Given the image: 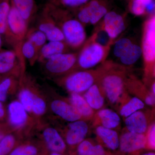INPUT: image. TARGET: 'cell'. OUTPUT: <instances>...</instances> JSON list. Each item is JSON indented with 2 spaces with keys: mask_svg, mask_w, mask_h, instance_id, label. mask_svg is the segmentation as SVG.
I'll return each instance as SVG.
<instances>
[{
  "mask_svg": "<svg viewBox=\"0 0 155 155\" xmlns=\"http://www.w3.org/2000/svg\"><path fill=\"white\" fill-rule=\"evenodd\" d=\"M84 93V97L93 110L101 109L104 104V99L98 84L95 83Z\"/></svg>",
  "mask_w": 155,
  "mask_h": 155,
  "instance_id": "44dd1931",
  "label": "cell"
},
{
  "mask_svg": "<svg viewBox=\"0 0 155 155\" xmlns=\"http://www.w3.org/2000/svg\"><path fill=\"white\" fill-rule=\"evenodd\" d=\"M87 155H106L104 148L101 145L94 146Z\"/></svg>",
  "mask_w": 155,
  "mask_h": 155,
  "instance_id": "f35d334b",
  "label": "cell"
},
{
  "mask_svg": "<svg viewBox=\"0 0 155 155\" xmlns=\"http://www.w3.org/2000/svg\"><path fill=\"white\" fill-rule=\"evenodd\" d=\"M153 72L154 75L155 76V64L154 65L153 68Z\"/></svg>",
  "mask_w": 155,
  "mask_h": 155,
  "instance_id": "f6af8a7d",
  "label": "cell"
},
{
  "mask_svg": "<svg viewBox=\"0 0 155 155\" xmlns=\"http://www.w3.org/2000/svg\"><path fill=\"white\" fill-rule=\"evenodd\" d=\"M102 126L114 129L119 125L121 121L120 116L116 112L109 109H103L98 112Z\"/></svg>",
  "mask_w": 155,
  "mask_h": 155,
  "instance_id": "7402d4cb",
  "label": "cell"
},
{
  "mask_svg": "<svg viewBox=\"0 0 155 155\" xmlns=\"http://www.w3.org/2000/svg\"><path fill=\"white\" fill-rule=\"evenodd\" d=\"M141 155H155V153L153 152L147 153Z\"/></svg>",
  "mask_w": 155,
  "mask_h": 155,
  "instance_id": "ee69618b",
  "label": "cell"
},
{
  "mask_svg": "<svg viewBox=\"0 0 155 155\" xmlns=\"http://www.w3.org/2000/svg\"><path fill=\"white\" fill-rule=\"evenodd\" d=\"M154 0H130L129 9L130 12L137 16L146 14V8Z\"/></svg>",
  "mask_w": 155,
  "mask_h": 155,
  "instance_id": "4dcf8cb0",
  "label": "cell"
},
{
  "mask_svg": "<svg viewBox=\"0 0 155 155\" xmlns=\"http://www.w3.org/2000/svg\"><path fill=\"white\" fill-rule=\"evenodd\" d=\"M37 150L31 145L19 147L14 150L10 155H36Z\"/></svg>",
  "mask_w": 155,
  "mask_h": 155,
  "instance_id": "d590c367",
  "label": "cell"
},
{
  "mask_svg": "<svg viewBox=\"0 0 155 155\" xmlns=\"http://www.w3.org/2000/svg\"><path fill=\"white\" fill-rule=\"evenodd\" d=\"M111 46H106L94 40L91 37L87 40L78 52L75 71L87 70L104 63L107 57Z\"/></svg>",
  "mask_w": 155,
  "mask_h": 155,
  "instance_id": "277c9868",
  "label": "cell"
},
{
  "mask_svg": "<svg viewBox=\"0 0 155 155\" xmlns=\"http://www.w3.org/2000/svg\"><path fill=\"white\" fill-rule=\"evenodd\" d=\"M145 104L149 106H155V96L152 93L149 94L144 98Z\"/></svg>",
  "mask_w": 155,
  "mask_h": 155,
  "instance_id": "ab89813d",
  "label": "cell"
},
{
  "mask_svg": "<svg viewBox=\"0 0 155 155\" xmlns=\"http://www.w3.org/2000/svg\"><path fill=\"white\" fill-rule=\"evenodd\" d=\"M88 130V125L84 121L79 120L71 122L66 134L67 143L70 145L80 143L84 140Z\"/></svg>",
  "mask_w": 155,
  "mask_h": 155,
  "instance_id": "9a60e30c",
  "label": "cell"
},
{
  "mask_svg": "<svg viewBox=\"0 0 155 155\" xmlns=\"http://www.w3.org/2000/svg\"><path fill=\"white\" fill-rule=\"evenodd\" d=\"M146 138V147L150 149L155 150V123L150 127Z\"/></svg>",
  "mask_w": 155,
  "mask_h": 155,
  "instance_id": "8d00e7d4",
  "label": "cell"
},
{
  "mask_svg": "<svg viewBox=\"0 0 155 155\" xmlns=\"http://www.w3.org/2000/svg\"><path fill=\"white\" fill-rule=\"evenodd\" d=\"M45 8L61 29L69 48L73 50L81 49L87 40L85 26L69 10L50 2Z\"/></svg>",
  "mask_w": 155,
  "mask_h": 155,
  "instance_id": "6da1fadb",
  "label": "cell"
},
{
  "mask_svg": "<svg viewBox=\"0 0 155 155\" xmlns=\"http://www.w3.org/2000/svg\"><path fill=\"white\" fill-rule=\"evenodd\" d=\"M141 48L145 74L148 77L155 64V14L147 19L143 25Z\"/></svg>",
  "mask_w": 155,
  "mask_h": 155,
  "instance_id": "8992f818",
  "label": "cell"
},
{
  "mask_svg": "<svg viewBox=\"0 0 155 155\" xmlns=\"http://www.w3.org/2000/svg\"><path fill=\"white\" fill-rule=\"evenodd\" d=\"M99 69V77L103 90L109 101L116 104L123 93L125 85L123 67L113 61H105Z\"/></svg>",
  "mask_w": 155,
  "mask_h": 155,
  "instance_id": "7a4b0ae2",
  "label": "cell"
},
{
  "mask_svg": "<svg viewBox=\"0 0 155 155\" xmlns=\"http://www.w3.org/2000/svg\"><path fill=\"white\" fill-rule=\"evenodd\" d=\"M91 1L92 0H53L50 2L58 7L71 11Z\"/></svg>",
  "mask_w": 155,
  "mask_h": 155,
  "instance_id": "1f68e13d",
  "label": "cell"
},
{
  "mask_svg": "<svg viewBox=\"0 0 155 155\" xmlns=\"http://www.w3.org/2000/svg\"><path fill=\"white\" fill-rule=\"evenodd\" d=\"M28 28V23L22 18L17 9L11 4L4 38L17 53L24 68L25 67V59L22 56L21 48Z\"/></svg>",
  "mask_w": 155,
  "mask_h": 155,
  "instance_id": "3957f363",
  "label": "cell"
},
{
  "mask_svg": "<svg viewBox=\"0 0 155 155\" xmlns=\"http://www.w3.org/2000/svg\"><path fill=\"white\" fill-rule=\"evenodd\" d=\"M22 18L29 25L36 16L37 6L35 0H11Z\"/></svg>",
  "mask_w": 155,
  "mask_h": 155,
  "instance_id": "e0dca14e",
  "label": "cell"
},
{
  "mask_svg": "<svg viewBox=\"0 0 155 155\" xmlns=\"http://www.w3.org/2000/svg\"><path fill=\"white\" fill-rule=\"evenodd\" d=\"M46 104L44 100L35 94L34 98L32 113L37 116H41L46 111Z\"/></svg>",
  "mask_w": 155,
  "mask_h": 155,
  "instance_id": "836d02e7",
  "label": "cell"
},
{
  "mask_svg": "<svg viewBox=\"0 0 155 155\" xmlns=\"http://www.w3.org/2000/svg\"><path fill=\"white\" fill-rule=\"evenodd\" d=\"M108 7L101 0H92L71 13L84 26L96 25L109 12Z\"/></svg>",
  "mask_w": 155,
  "mask_h": 155,
  "instance_id": "ba28073f",
  "label": "cell"
},
{
  "mask_svg": "<svg viewBox=\"0 0 155 155\" xmlns=\"http://www.w3.org/2000/svg\"><path fill=\"white\" fill-rule=\"evenodd\" d=\"M15 143V138L12 135H8L0 140V155H6L11 150Z\"/></svg>",
  "mask_w": 155,
  "mask_h": 155,
  "instance_id": "d6a6232c",
  "label": "cell"
},
{
  "mask_svg": "<svg viewBox=\"0 0 155 155\" xmlns=\"http://www.w3.org/2000/svg\"><path fill=\"white\" fill-rule=\"evenodd\" d=\"M43 137L48 147L51 150L55 153L61 152L66 148V144L58 130L49 127L43 131Z\"/></svg>",
  "mask_w": 155,
  "mask_h": 155,
  "instance_id": "d6986e66",
  "label": "cell"
},
{
  "mask_svg": "<svg viewBox=\"0 0 155 155\" xmlns=\"http://www.w3.org/2000/svg\"><path fill=\"white\" fill-rule=\"evenodd\" d=\"M152 93L155 96V81L153 82L151 85Z\"/></svg>",
  "mask_w": 155,
  "mask_h": 155,
  "instance_id": "b9f144b4",
  "label": "cell"
},
{
  "mask_svg": "<svg viewBox=\"0 0 155 155\" xmlns=\"http://www.w3.org/2000/svg\"><path fill=\"white\" fill-rule=\"evenodd\" d=\"M50 1V2H51L52 1H53V0H49Z\"/></svg>",
  "mask_w": 155,
  "mask_h": 155,
  "instance_id": "c3c4849f",
  "label": "cell"
},
{
  "mask_svg": "<svg viewBox=\"0 0 155 155\" xmlns=\"http://www.w3.org/2000/svg\"><path fill=\"white\" fill-rule=\"evenodd\" d=\"M99 77V70H76L61 77L57 82L71 93L85 92Z\"/></svg>",
  "mask_w": 155,
  "mask_h": 155,
  "instance_id": "5b68a950",
  "label": "cell"
},
{
  "mask_svg": "<svg viewBox=\"0 0 155 155\" xmlns=\"http://www.w3.org/2000/svg\"><path fill=\"white\" fill-rule=\"evenodd\" d=\"M25 40L31 42L36 48L39 52L48 41L45 35L35 26L31 28L29 27Z\"/></svg>",
  "mask_w": 155,
  "mask_h": 155,
  "instance_id": "d4e9b609",
  "label": "cell"
},
{
  "mask_svg": "<svg viewBox=\"0 0 155 155\" xmlns=\"http://www.w3.org/2000/svg\"><path fill=\"white\" fill-rule=\"evenodd\" d=\"M11 7L10 0H0V33L3 37L5 35Z\"/></svg>",
  "mask_w": 155,
  "mask_h": 155,
  "instance_id": "f1b7e54d",
  "label": "cell"
},
{
  "mask_svg": "<svg viewBox=\"0 0 155 155\" xmlns=\"http://www.w3.org/2000/svg\"><path fill=\"white\" fill-rule=\"evenodd\" d=\"M35 27L45 35L48 41H65L64 35L45 7L37 17Z\"/></svg>",
  "mask_w": 155,
  "mask_h": 155,
  "instance_id": "9c48e42d",
  "label": "cell"
},
{
  "mask_svg": "<svg viewBox=\"0 0 155 155\" xmlns=\"http://www.w3.org/2000/svg\"><path fill=\"white\" fill-rule=\"evenodd\" d=\"M145 103L137 97H134L125 104L120 110V115L126 117L144 108Z\"/></svg>",
  "mask_w": 155,
  "mask_h": 155,
  "instance_id": "4316f807",
  "label": "cell"
},
{
  "mask_svg": "<svg viewBox=\"0 0 155 155\" xmlns=\"http://www.w3.org/2000/svg\"><path fill=\"white\" fill-rule=\"evenodd\" d=\"M17 69L24 71L21 61L14 50L0 51V74H5Z\"/></svg>",
  "mask_w": 155,
  "mask_h": 155,
  "instance_id": "4fadbf2b",
  "label": "cell"
},
{
  "mask_svg": "<svg viewBox=\"0 0 155 155\" xmlns=\"http://www.w3.org/2000/svg\"><path fill=\"white\" fill-rule=\"evenodd\" d=\"M70 50L65 41H48L40 51L38 62L42 64L54 56L70 52Z\"/></svg>",
  "mask_w": 155,
  "mask_h": 155,
  "instance_id": "5bb4252c",
  "label": "cell"
},
{
  "mask_svg": "<svg viewBox=\"0 0 155 155\" xmlns=\"http://www.w3.org/2000/svg\"><path fill=\"white\" fill-rule=\"evenodd\" d=\"M125 125L128 131L144 134L147 129V119L144 113L137 111L125 118Z\"/></svg>",
  "mask_w": 155,
  "mask_h": 155,
  "instance_id": "2e32d148",
  "label": "cell"
},
{
  "mask_svg": "<svg viewBox=\"0 0 155 155\" xmlns=\"http://www.w3.org/2000/svg\"><path fill=\"white\" fill-rule=\"evenodd\" d=\"M13 79L8 77L0 83V102H4L7 99V93L13 84Z\"/></svg>",
  "mask_w": 155,
  "mask_h": 155,
  "instance_id": "e575fe53",
  "label": "cell"
},
{
  "mask_svg": "<svg viewBox=\"0 0 155 155\" xmlns=\"http://www.w3.org/2000/svg\"><path fill=\"white\" fill-rule=\"evenodd\" d=\"M5 114V111H4V108L2 102H0V118H2L4 116Z\"/></svg>",
  "mask_w": 155,
  "mask_h": 155,
  "instance_id": "60d3db41",
  "label": "cell"
},
{
  "mask_svg": "<svg viewBox=\"0 0 155 155\" xmlns=\"http://www.w3.org/2000/svg\"><path fill=\"white\" fill-rule=\"evenodd\" d=\"M146 136L127 131L119 139V147L122 152L130 153L137 151L146 147Z\"/></svg>",
  "mask_w": 155,
  "mask_h": 155,
  "instance_id": "8fae6325",
  "label": "cell"
},
{
  "mask_svg": "<svg viewBox=\"0 0 155 155\" xmlns=\"http://www.w3.org/2000/svg\"><path fill=\"white\" fill-rule=\"evenodd\" d=\"M69 101L82 117L89 118L92 116L93 110L89 105L84 97L79 94L71 93L69 97Z\"/></svg>",
  "mask_w": 155,
  "mask_h": 155,
  "instance_id": "603a6c76",
  "label": "cell"
},
{
  "mask_svg": "<svg viewBox=\"0 0 155 155\" xmlns=\"http://www.w3.org/2000/svg\"><path fill=\"white\" fill-rule=\"evenodd\" d=\"M8 111L11 124L15 127L24 126L28 119L27 112L22 104L18 101H14L9 104Z\"/></svg>",
  "mask_w": 155,
  "mask_h": 155,
  "instance_id": "ac0fdd59",
  "label": "cell"
},
{
  "mask_svg": "<svg viewBox=\"0 0 155 155\" xmlns=\"http://www.w3.org/2000/svg\"><path fill=\"white\" fill-rule=\"evenodd\" d=\"M51 155H62L61 154H60L58 153H53L52 154H51Z\"/></svg>",
  "mask_w": 155,
  "mask_h": 155,
  "instance_id": "bcb514c9",
  "label": "cell"
},
{
  "mask_svg": "<svg viewBox=\"0 0 155 155\" xmlns=\"http://www.w3.org/2000/svg\"><path fill=\"white\" fill-rule=\"evenodd\" d=\"M102 19L100 24L113 41H115L126 28L124 17L115 11H109Z\"/></svg>",
  "mask_w": 155,
  "mask_h": 155,
  "instance_id": "30bf717a",
  "label": "cell"
},
{
  "mask_svg": "<svg viewBox=\"0 0 155 155\" xmlns=\"http://www.w3.org/2000/svg\"><path fill=\"white\" fill-rule=\"evenodd\" d=\"M142 54L141 47L134 43L124 55L119 59L121 64L124 66H130L134 65Z\"/></svg>",
  "mask_w": 155,
  "mask_h": 155,
  "instance_id": "484cf974",
  "label": "cell"
},
{
  "mask_svg": "<svg viewBox=\"0 0 155 155\" xmlns=\"http://www.w3.org/2000/svg\"><path fill=\"white\" fill-rule=\"evenodd\" d=\"M96 132L98 136L109 149L116 150L119 147V135L117 132L114 129L100 125L97 127Z\"/></svg>",
  "mask_w": 155,
  "mask_h": 155,
  "instance_id": "ffe728a7",
  "label": "cell"
},
{
  "mask_svg": "<svg viewBox=\"0 0 155 155\" xmlns=\"http://www.w3.org/2000/svg\"><path fill=\"white\" fill-rule=\"evenodd\" d=\"M78 52H68L52 57L45 61V71L51 76L58 77L75 71L77 64Z\"/></svg>",
  "mask_w": 155,
  "mask_h": 155,
  "instance_id": "52a82bcc",
  "label": "cell"
},
{
  "mask_svg": "<svg viewBox=\"0 0 155 155\" xmlns=\"http://www.w3.org/2000/svg\"><path fill=\"white\" fill-rule=\"evenodd\" d=\"M23 79L26 84L23 81V87L19 94V102L27 113H32L34 98L35 94L29 87L25 77H23Z\"/></svg>",
  "mask_w": 155,
  "mask_h": 155,
  "instance_id": "cb8c5ba5",
  "label": "cell"
},
{
  "mask_svg": "<svg viewBox=\"0 0 155 155\" xmlns=\"http://www.w3.org/2000/svg\"><path fill=\"white\" fill-rule=\"evenodd\" d=\"M3 45V37L0 33V51L2 49V46Z\"/></svg>",
  "mask_w": 155,
  "mask_h": 155,
  "instance_id": "7bdbcfd3",
  "label": "cell"
},
{
  "mask_svg": "<svg viewBox=\"0 0 155 155\" xmlns=\"http://www.w3.org/2000/svg\"><path fill=\"white\" fill-rule=\"evenodd\" d=\"M51 109L56 115L68 122H73L80 120L81 114L71 104L64 101L56 100L51 104Z\"/></svg>",
  "mask_w": 155,
  "mask_h": 155,
  "instance_id": "7c38bea8",
  "label": "cell"
},
{
  "mask_svg": "<svg viewBox=\"0 0 155 155\" xmlns=\"http://www.w3.org/2000/svg\"><path fill=\"white\" fill-rule=\"evenodd\" d=\"M94 145L87 140H84L79 143L78 147V155H87L91 151Z\"/></svg>",
  "mask_w": 155,
  "mask_h": 155,
  "instance_id": "74e56055",
  "label": "cell"
},
{
  "mask_svg": "<svg viewBox=\"0 0 155 155\" xmlns=\"http://www.w3.org/2000/svg\"><path fill=\"white\" fill-rule=\"evenodd\" d=\"M2 138H3L2 135H1V134H0V140H1V139H2Z\"/></svg>",
  "mask_w": 155,
  "mask_h": 155,
  "instance_id": "7dc6e473",
  "label": "cell"
},
{
  "mask_svg": "<svg viewBox=\"0 0 155 155\" xmlns=\"http://www.w3.org/2000/svg\"><path fill=\"white\" fill-rule=\"evenodd\" d=\"M21 51L24 59H27L31 66L38 61L39 52L31 42L27 40L22 44Z\"/></svg>",
  "mask_w": 155,
  "mask_h": 155,
  "instance_id": "83f0119b",
  "label": "cell"
},
{
  "mask_svg": "<svg viewBox=\"0 0 155 155\" xmlns=\"http://www.w3.org/2000/svg\"><path fill=\"white\" fill-rule=\"evenodd\" d=\"M134 42L128 38H119L114 42L113 48V54L115 58L119 59L124 55L130 47Z\"/></svg>",
  "mask_w": 155,
  "mask_h": 155,
  "instance_id": "f546056e",
  "label": "cell"
}]
</instances>
